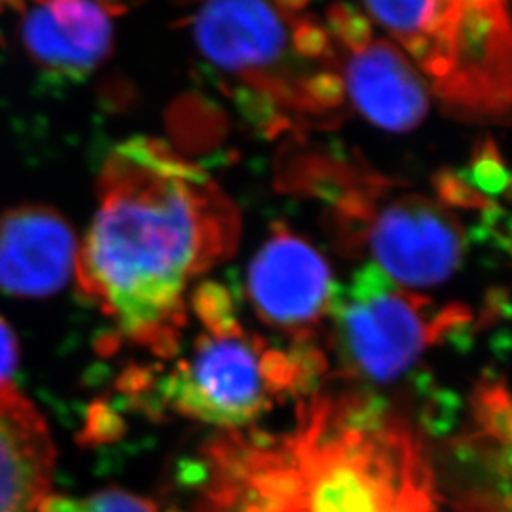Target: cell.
<instances>
[{
    "label": "cell",
    "instance_id": "6da1fadb",
    "mask_svg": "<svg viewBox=\"0 0 512 512\" xmlns=\"http://www.w3.org/2000/svg\"><path fill=\"white\" fill-rule=\"evenodd\" d=\"M74 277L118 340L169 361L183 348L190 285L234 255L239 213L215 179L154 137L107 156Z\"/></svg>",
    "mask_w": 512,
    "mask_h": 512
},
{
    "label": "cell",
    "instance_id": "7a4b0ae2",
    "mask_svg": "<svg viewBox=\"0 0 512 512\" xmlns=\"http://www.w3.org/2000/svg\"><path fill=\"white\" fill-rule=\"evenodd\" d=\"M198 512H440L420 433L363 389L300 399L283 431L209 442Z\"/></svg>",
    "mask_w": 512,
    "mask_h": 512
},
{
    "label": "cell",
    "instance_id": "3957f363",
    "mask_svg": "<svg viewBox=\"0 0 512 512\" xmlns=\"http://www.w3.org/2000/svg\"><path fill=\"white\" fill-rule=\"evenodd\" d=\"M203 332L169 366L133 374L129 393L154 412L241 431L293 397L310 395L325 372L315 344L270 346L241 325L232 294L202 283L188 300ZM171 361V359H169Z\"/></svg>",
    "mask_w": 512,
    "mask_h": 512
},
{
    "label": "cell",
    "instance_id": "277c9868",
    "mask_svg": "<svg viewBox=\"0 0 512 512\" xmlns=\"http://www.w3.org/2000/svg\"><path fill=\"white\" fill-rule=\"evenodd\" d=\"M283 186L323 205L329 232L351 256H365L403 287H435L456 275L469 249L458 209L410 190L340 154L287 158Z\"/></svg>",
    "mask_w": 512,
    "mask_h": 512
},
{
    "label": "cell",
    "instance_id": "5b68a950",
    "mask_svg": "<svg viewBox=\"0 0 512 512\" xmlns=\"http://www.w3.org/2000/svg\"><path fill=\"white\" fill-rule=\"evenodd\" d=\"M332 338L348 378L387 384L401 378L431 348L473 325L463 304H439L365 262L332 308Z\"/></svg>",
    "mask_w": 512,
    "mask_h": 512
},
{
    "label": "cell",
    "instance_id": "8992f818",
    "mask_svg": "<svg viewBox=\"0 0 512 512\" xmlns=\"http://www.w3.org/2000/svg\"><path fill=\"white\" fill-rule=\"evenodd\" d=\"M338 287L325 256L281 224L256 253L247 277L258 319L291 336L293 344H315L317 330L332 315Z\"/></svg>",
    "mask_w": 512,
    "mask_h": 512
},
{
    "label": "cell",
    "instance_id": "52a82bcc",
    "mask_svg": "<svg viewBox=\"0 0 512 512\" xmlns=\"http://www.w3.org/2000/svg\"><path fill=\"white\" fill-rule=\"evenodd\" d=\"M452 73L433 88L467 114H507L511 105V29L505 4L459 8L450 38Z\"/></svg>",
    "mask_w": 512,
    "mask_h": 512
},
{
    "label": "cell",
    "instance_id": "ba28073f",
    "mask_svg": "<svg viewBox=\"0 0 512 512\" xmlns=\"http://www.w3.org/2000/svg\"><path fill=\"white\" fill-rule=\"evenodd\" d=\"M31 61L55 78L82 80L112 54L114 27L99 0H14Z\"/></svg>",
    "mask_w": 512,
    "mask_h": 512
},
{
    "label": "cell",
    "instance_id": "9c48e42d",
    "mask_svg": "<svg viewBox=\"0 0 512 512\" xmlns=\"http://www.w3.org/2000/svg\"><path fill=\"white\" fill-rule=\"evenodd\" d=\"M78 241L71 224L48 205H19L0 215V291L44 298L74 274Z\"/></svg>",
    "mask_w": 512,
    "mask_h": 512
},
{
    "label": "cell",
    "instance_id": "30bf717a",
    "mask_svg": "<svg viewBox=\"0 0 512 512\" xmlns=\"http://www.w3.org/2000/svg\"><path fill=\"white\" fill-rule=\"evenodd\" d=\"M192 23L200 52L239 76L270 73L287 48V29L266 0H205Z\"/></svg>",
    "mask_w": 512,
    "mask_h": 512
},
{
    "label": "cell",
    "instance_id": "8fae6325",
    "mask_svg": "<svg viewBox=\"0 0 512 512\" xmlns=\"http://www.w3.org/2000/svg\"><path fill=\"white\" fill-rule=\"evenodd\" d=\"M55 446L37 406L0 385V512H38L52 494Z\"/></svg>",
    "mask_w": 512,
    "mask_h": 512
},
{
    "label": "cell",
    "instance_id": "7c38bea8",
    "mask_svg": "<svg viewBox=\"0 0 512 512\" xmlns=\"http://www.w3.org/2000/svg\"><path fill=\"white\" fill-rule=\"evenodd\" d=\"M344 84L353 107L385 131H412L429 112V93L421 74L389 40H378L353 55Z\"/></svg>",
    "mask_w": 512,
    "mask_h": 512
},
{
    "label": "cell",
    "instance_id": "4fadbf2b",
    "mask_svg": "<svg viewBox=\"0 0 512 512\" xmlns=\"http://www.w3.org/2000/svg\"><path fill=\"white\" fill-rule=\"evenodd\" d=\"M372 18L378 19L395 38L421 33L433 27L440 0H365Z\"/></svg>",
    "mask_w": 512,
    "mask_h": 512
},
{
    "label": "cell",
    "instance_id": "5bb4252c",
    "mask_svg": "<svg viewBox=\"0 0 512 512\" xmlns=\"http://www.w3.org/2000/svg\"><path fill=\"white\" fill-rule=\"evenodd\" d=\"M38 512H160L158 507L141 495L129 494L118 488L101 490L95 494L71 497L48 494L40 503Z\"/></svg>",
    "mask_w": 512,
    "mask_h": 512
},
{
    "label": "cell",
    "instance_id": "9a60e30c",
    "mask_svg": "<svg viewBox=\"0 0 512 512\" xmlns=\"http://www.w3.org/2000/svg\"><path fill=\"white\" fill-rule=\"evenodd\" d=\"M459 173L478 194L494 202H497L499 196L507 198L509 194V173L492 139L484 141V145L478 147L469 167Z\"/></svg>",
    "mask_w": 512,
    "mask_h": 512
},
{
    "label": "cell",
    "instance_id": "2e32d148",
    "mask_svg": "<svg viewBox=\"0 0 512 512\" xmlns=\"http://www.w3.org/2000/svg\"><path fill=\"white\" fill-rule=\"evenodd\" d=\"M302 88L311 103L325 116H329V112L340 109L346 101L344 78L340 74L330 73V71L311 74L308 78H304Z\"/></svg>",
    "mask_w": 512,
    "mask_h": 512
},
{
    "label": "cell",
    "instance_id": "e0dca14e",
    "mask_svg": "<svg viewBox=\"0 0 512 512\" xmlns=\"http://www.w3.org/2000/svg\"><path fill=\"white\" fill-rule=\"evenodd\" d=\"M293 46L296 54L317 59L329 52V33L311 19H296L293 23Z\"/></svg>",
    "mask_w": 512,
    "mask_h": 512
},
{
    "label": "cell",
    "instance_id": "ac0fdd59",
    "mask_svg": "<svg viewBox=\"0 0 512 512\" xmlns=\"http://www.w3.org/2000/svg\"><path fill=\"white\" fill-rule=\"evenodd\" d=\"M338 38L348 46L353 54H361L372 44V25L365 14H361L357 8H353Z\"/></svg>",
    "mask_w": 512,
    "mask_h": 512
},
{
    "label": "cell",
    "instance_id": "d6986e66",
    "mask_svg": "<svg viewBox=\"0 0 512 512\" xmlns=\"http://www.w3.org/2000/svg\"><path fill=\"white\" fill-rule=\"evenodd\" d=\"M19 363L18 340L14 330L0 317V385L12 384Z\"/></svg>",
    "mask_w": 512,
    "mask_h": 512
},
{
    "label": "cell",
    "instance_id": "ffe728a7",
    "mask_svg": "<svg viewBox=\"0 0 512 512\" xmlns=\"http://www.w3.org/2000/svg\"><path fill=\"white\" fill-rule=\"evenodd\" d=\"M351 10H353V6L346 0H336L330 4L329 10H327V29L334 37H340Z\"/></svg>",
    "mask_w": 512,
    "mask_h": 512
},
{
    "label": "cell",
    "instance_id": "44dd1931",
    "mask_svg": "<svg viewBox=\"0 0 512 512\" xmlns=\"http://www.w3.org/2000/svg\"><path fill=\"white\" fill-rule=\"evenodd\" d=\"M274 2L283 12H302L310 4V0H274Z\"/></svg>",
    "mask_w": 512,
    "mask_h": 512
},
{
    "label": "cell",
    "instance_id": "7402d4cb",
    "mask_svg": "<svg viewBox=\"0 0 512 512\" xmlns=\"http://www.w3.org/2000/svg\"><path fill=\"white\" fill-rule=\"evenodd\" d=\"M459 8H488L495 4H505V0H458Z\"/></svg>",
    "mask_w": 512,
    "mask_h": 512
},
{
    "label": "cell",
    "instance_id": "603a6c76",
    "mask_svg": "<svg viewBox=\"0 0 512 512\" xmlns=\"http://www.w3.org/2000/svg\"><path fill=\"white\" fill-rule=\"evenodd\" d=\"M175 2H179V4H188V2H194V0H175Z\"/></svg>",
    "mask_w": 512,
    "mask_h": 512
}]
</instances>
